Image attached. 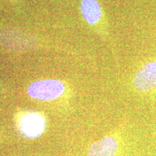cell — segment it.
<instances>
[{
    "label": "cell",
    "instance_id": "cell-4",
    "mask_svg": "<svg viewBox=\"0 0 156 156\" xmlns=\"http://www.w3.org/2000/svg\"><path fill=\"white\" fill-rule=\"evenodd\" d=\"M119 146V142L116 136H106L90 145L87 156H116Z\"/></svg>",
    "mask_w": 156,
    "mask_h": 156
},
{
    "label": "cell",
    "instance_id": "cell-1",
    "mask_svg": "<svg viewBox=\"0 0 156 156\" xmlns=\"http://www.w3.org/2000/svg\"><path fill=\"white\" fill-rule=\"evenodd\" d=\"M64 85L57 80H44L33 83L28 88V94L41 101L54 100L64 93Z\"/></svg>",
    "mask_w": 156,
    "mask_h": 156
},
{
    "label": "cell",
    "instance_id": "cell-3",
    "mask_svg": "<svg viewBox=\"0 0 156 156\" xmlns=\"http://www.w3.org/2000/svg\"><path fill=\"white\" fill-rule=\"evenodd\" d=\"M133 86L141 93H150L156 89V60L145 64L136 72L132 81Z\"/></svg>",
    "mask_w": 156,
    "mask_h": 156
},
{
    "label": "cell",
    "instance_id": "cell-6",
    "mask_svg": "<svg viewBox=\"0 0 156 156\" xmlns=\"http://www.w3.org/2000/svg\"><path fill=\"white\" fill-rule=\"evenodd\" d=\"M80 10L84 19L90 25H95L102 17V10L97 0H82Z\"/></svg>",
    "mask_w": 156,
    "mask_h": 156
},
{
    "label": "cell",
    "instance_id": "cell-5",
    "mask_svg": "<svg viewBox=\"0 0 156 156\" xmlns=\"http://www.w3.org/2000/svg\"><path fill=\"white\" fill-rule=\"evenodd\" d=\"M0 41L5 46L11 48H27L28 46L33 47L34 41L31 38L22 33L15 31H4L0 36Z\"/></svg>",
    "mask_w": 156,
    "mask_h": 156
},
{
    "label": "cell",
    "instance_id": "cell-2",
    "mask_svg": "<svg viewBox=\"0 0 156 156\" xmlns=\"http://www.w3.org/2000/svg\"><path fill=\"white\" fill-rule=\"evenodd\" d=\"M18 129L25 137L36 138L43 134L46 128V121L42 115L35 112H25L20 116Z\"/></svg>",
    "mask_w": 156,
    "mask_h": 156
}]
</instances>
